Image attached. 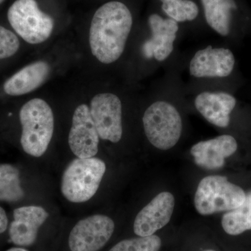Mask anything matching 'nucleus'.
I'll use <instances>...</instances> for the list:
<instances>
[{
	"mask_svg": "<svg viewBox=\"0 0 251 251\" xmlns=\"http://www.w3.org/2000/svg\"><path fill=\"white\" fill-rule=\"evenodd\" d=\"M133 17L130 10L120 1L103 4L94 14L91 23L89 41L92 53L99 62H116L125 50Z\"/></svg>",
	"mask_w": 251,
	"mask_h": 251,
	"instance_id": "obj_1",
	"label": "nucleus"
},
{
	"mask_svg": "<svg viewBox=\"0 0 251 251\" xmlns=\"http://www.w3.org/2000/svg\"><path fill=\"white\" fill-rule=\"evenodd\" d=\"M22 126L21 144L27 154L40 157L49 148L54 133L53 112L44 99H31L19 112Z\"/></svg>",
	"mask_w": 251,
	"mask_h": 251,
	"instance_id": "obj_2",
	"label": "nucleus"
},
{
	"mask_svg": "<svg viewBox=\"0 0 251 251\" xmlns=\"http://www.w3.org/2000/svg\"><path fill=\"white\" fill-rule=\"evenodd\" d=\"M106 166L95 157L73 160L63 173L61 191L64 197L74 203L90 201L98 191Z\"/></svg>",
	"mask_w": 251,
	"mask_h": 251,
	"instance_id": "obj_3",
	"label": "nucleus"
},
{
	"mask_svg": "<svg viewBox=\"0 0 251 251\" xmlns=\"http://www.w3.org/2000/svg\"><path fill=\"white\" fill-rule=\"evenodd\" d=\"M245 198L244 190L229 182L227 177L211 175L199 183L195 195V207L201 215H211L236 209L242 205Z\"/></svg>",
	"mask_w": 251,
	"mask_h": 251,
	"instance_id": "obj_4",
	"label": "nucleus"
},
{
	"mask_svg": "<svg viewBox=\"0 0 251 251\" xmlns=\"http://www.w3.org/2000/svg\"><path fill=\"white\" fill-rule=\"evenodd\" d=\"M143 122L145 135L155 148L170 150L179 141L182 120L171 103L156 101L151 104L145 112Z\"/></svg>",
	"mask_w": 251,
	"mask_h": 251,
	"instance_id": "obj_5",
	"label": "nucleus"
},
{
	"mask_svg": "<svg viewBox=\"0 0 251 251\" xmlns=\"http://www.w3.org/2000/svg\"><path fill=\"white\" fill-rule=\"evenodd\" d=\"M7 18L15 32L28 44L44 42L53 30V19L39 9L36 0H16L8 10Z\"/></svg>",
	"mask_w": 251,
	"mask_h": 251,
	"instance_id": "obj_6",
	"label": "nucleus"
},
{
	"mask_svg": "<svg viewBox=\"0 0 251 251\" xmlns=\"http://www.w3.org/2000/svg\"><path fill=\"white\" fill-rule=\"evenodd\" d=\"M90 110L99 137L113 143L120 142L123 133L120 98L111 93L97 94L91 100Z\"/></svg>",
	"mask_w": 251,
	"mask_h": 251,
	"instance_id": "obj_7",
	"label": "nucleus"
},
{
	"mask_svg": "<svg viewBox=\"0 0 251 251\" xmlns=\"http://www.w3.org/2000/svg\"><path fill=\"white\" fill-rule=\"evenodd\" d=\"M115 223L107 216L93 215L80 220L71 231V251H98L110 240Z\"/></svg>",
	"mask_w": 251,
	"mask_h": 251,
	"instance_id": "obj_8",
	"label": "nucleus"
},
{
	"mask_svg": "<svg viewBox=\"0 0 251 251\" xmlns=\"http://www.w3.org/2000/svg\"><path fill=\"white\" fill-rule=\"evenodd\" d=\"M99 138L90 108L86 104H81L73 115L69 148L77 158H92L98 153Z\"/></svg>",
	"mask_w": 251,
	"mask_h": 251,
	"instance_id": "obj_9",
	"label": "nucleus"
},
{
	"mask_svg": "<svg viewBox=\"0 0 251 251\" xmlns=\"http://www.w3.org/2000/svg\"><path fill=\"white\" fill-rule=\"evenodd\" d=\"M174 207L175 198L172 193H159L135 217V234L139 237L153 235L170 222Z\"/></svg>",
	"mask_w": 251,
	"mask_h": 251,
	"instance_id": "obj_10",
	"label": "nucleus"
},
{
	"mask_svg": "<svg viewBox=\"0 0 251 251\" xmlns=\"http://www.w3.org/2000/svg\"><path fill=\"white\" fill-rule=\"evenodd\" d=\"M235 59L227 49L209 46L195 54L190 63V74L196 77H224L233 71Z\"/></svg>",
	"mask_w": 251,
	"mask_h": 251,
	"instance_id": "obj_11",
	"label": "nucleus"
},
{
	"mask_svg": "<svg viewBox=\"0 0 251 251\" xmlns=\"http://www.w3.org/2000/svg\"><path fill=\"white\" fill-rule=\"evenodd\" d=\"M49 213L39 206H24L14 211V221L9 227L11 242L17 246L28 247L35 242L38 231L49 218Z\"/></svg>",
	"mask_w": 251,
	"mask_h": 251,
	"instance_id": "obj_12",
	"label": "nucleus"
},
{
	"mask_svg": "<svg viewBox=\"0 0 251 251\" xmlns=\"http://www.w3.org/2000/svg\"><path fill=\"white\" fill-rule=\"evenodd\" d=\"M151 37L143 46L144 55L147 58L154 57L163 61L169 57L174 49V41L179 29L177 22L173 19H163L159 15L152 14L149 18Z\"/></svg>",
	"mask_w": 251,
	"mask_h": 251,
	"instance_id": "obj_13",
	"label": "nucleus"
},
{
	"mask_svg": "<svg viewBox=\"0 0 251 251\" xmlns=\"http://www.w3.org/2000/svg\"><path fill=\"white\" fill-rule=\"evenodd\" d=\"M237 150L235 138L231 135H222L196 144L191 148V153L198 166L217 170L224 166L225 159L232 156Z\"/></svg>",
	"mask_w": 251,
	"mask_h": 251,
	"instance_id": "obj_14",
	"label": "nucleus"
},
{
	"mask_svg": "<svg viewBox=\"0 0 251 251\" xmlns=\"http://www.w3.org/2000/svg\"><path fill=\"white\" fill-rule=\"evenodd\" d=\"M237 100L226 92H202L196 97L195 105L208 122L221 128L228 126L231 112Z\"/></svg>",
	"mask_w": 251,
	"mask_h": 251,
	"instance_id": "obj_15",
	"label": "nucleus"
},
{
	"mask_svg": "<svg viewBox=\"0 0 251 251\" xmlns=\"http://www.w3.org/2000/svg\"><path fill=\"white\" fill-rule=\"evenodd\" d=\"M50 72L49 64L44 61L31 63L5 81L3 89L5 93L11 97L30 93L44 83Z\"/></svg>",
	"mask_w": 251,
	"mask_h": 251,
	"instance_id": "obj_16",
	"label": "nucleus"
},
{
	"mask_svg": "<svg viewBox=\"0 0 251 251\" xmlns=\"http://www.w3.org/2000/svg\"><path fill=\"white\" fill-rule=\"evenodd\" d=\"M206 23L221 36L229 33L231 11L237 9L234 0H201Z\"/></svg>",
	"mask_w": 251,
	"mask_h": 251,
	"instance_id": "obj_17",
	"label": "nucleus"
},
{
	"mask_svg": "<svg viewBox=\"0 0 251 251\" xmlns=\"http://www.w3.org/2000/svg\"><path fill=\"white\" fill-rule=\"evenodd\" d=\"M223 228L229 235H239L251 229V191L246 194L242 205L223 216Z\"/></svg>",
	"mask_w": 251,
	"mask_h": 251,
	"instance_id": "obj_18",
	"label": "nucleus"
},
{
	"mask_svg": "<svg viewBox=\"0 0 251 251\" xmlns=\"http://www.w3.org/2000/svg\"><path fill=\"white\" fill-rule=\"evenodd\" d=\"M24 196L19 170L9 163L0 164V201L16 202Z\"/></svg>",
	"mask_w": 251,
	"mask_h": 251,
	"instance_id": "obj_19",
	"label": "nucleus"
},
{
	"mask_svg": "<svg viewBox=\"0 0 251 251\" xmlns=\"http://www.w3.org/2000/svg\"><path fill=\"white\" fill-rule=\"evenodd\" d=\"M162 9L176 22L191 21L197 18L198 7L190 0H161Z\"/></svg>",
	"mask_w": 251,
	"mask_h": 251,
	"instance_id": "obj_20",
	"label": "nucleus"
},
{
	"mask_svg": "<svg viewBox=\"0 0 251 251\" xmlns=\"http://www.w3.org/2000/svg\"><path fill=\"white\" fill-rule=\"evenodd\" d=\"M161 239L158 236L139 237L125 239L114 246L109 251H159Z\"/></svg>",
	"mask_w": 251,
	"mask_h": 251,
	"instance_id": "obj_21",
	"label": "nucleus"
},
{
	"mask_svg": "<svg viewBox=\"0 0 251 251\" xmlns=\"http://www.w3.org/2000/svg\"><path fill=\"white\" fill-rule=\"evenodd\" d=\"M21 46L19 39L15 33L0 25V59L12 57L17 53Z\"/></svg>",
	"mask_w": 251,
	"mask_h": 251,
	"instance_id": "obj_22",
	"label": "nucleus"
},
{
	"mask_svg": "<svg viewBox=\"0 0 251 251\" xmlns=\"http://www.w3.org/2000/svg\"><path fill=\"white\" fill-rule=\"evenodd\" d=\"M9 224L7 215L6 211L0 206V234L3 233L6 230Z\"/></svg>",
	"mask_w": 251,
	"mask_h": 251,
	"instance_id": "obj_23",
	"label": "nucleus"
},
{
	"mask_svg": "<svg viewBox=\"0 0 251 251\" xmlns=\"http://www.w3.org/2000/svg\"><path fill=\"white\" fill-rule=\"evenodd\" d=\"M6 251H28L25 249H22V248H11Z\"/></svg>",
	"mask_w": 251,
	"mask_h": 251,
	"instance_id": "obj_24",
	"label": "nucleus"
},
{
	"mask_svg": "<svg viewBox=\"0 0 251 251\" xmlns=\"http://www.w3.org/2000/svg\"><path fill=\"white\" fill-rule=\"evenodd\" d=\"M4 1L5 0H0V4H1V3L4 2Z\"/></svg>",
	"mask_w": 251,
	"mask_h": 251,
	"instance_id": "obj_25",
	"label": "nucleus"
},
{
	"mask_svg": "<svg viewBox=\"0 0 251 251\" xmlns=\"http://www.w3.org/2000/svg\"><path fill=\"white\" fill-rule=\"evenodd\" d=\"M214 251V250H205V251Z\"/></svg>",
	"mask_w": 251,
	"mask_h": 251,
	"instance_id": "obj_26",
	"label": "nucleus"
}]
</instances>
